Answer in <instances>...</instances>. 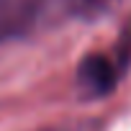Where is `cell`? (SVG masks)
<instances>
[{"instance_id": "1", "label": "cell", "mask_w": 131, "mask_h": 131, "mask_svg": "<svg viewBox=\"0 0 131 131\" xmlns=\"http://www.w3.org/2000/svg\"><path fill=\"white\" fill-rule=\"evenodd\" d=\"M118 70L108 54H88L77 67V88L88 98H103L116 88Z\"/></svg>"}, {"instance_id": "2", "label": "cell", "mask_w": 131, "mask_h": 131, "mask_svg": "<svg viewBox=\"0 0 131 131\" xmlns=\"http://www.w3.org/2000/svg\"><path fill=\"white\" fill-rule=\"evenodd\" d=\"M39 0H0V44L28 34L39 18Z\"/></svg>"}, {"instance_id": "3", "label": "cell", "mask_w": 131, "mask_h": 131, "mask_svg": "<svg viewBox=\"0 0 131 131\" xmlns=\"http://www.w3.org/2000/svg\"><path fill=\"white\" fill-rule=\"evenodd\" d=\"M113 3H118V0H64V5L77 16H93L98 10H105Z\"/></svg>"}, {"instance_id": "4", "label": "cell", "mask_w": 131, "mask_h": 131, "mask_svg": "<svg viewBox=\"0 0 131 131\" xmlns=\"http://www.w3.org/2000/svg\"><path fill=\"white\" fill-rule=\"evenodd\" d=\"M39 131H64V128H39Z\"/></svg>"}]
</instances>
